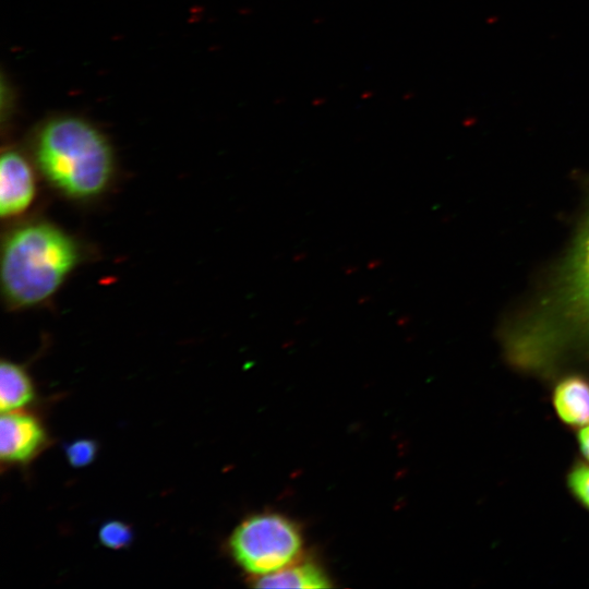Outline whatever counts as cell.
<instances>
[{
    "label": "cell",
    "mask_w": 589,
    "mask_h": 589,
    "mask_svg": "<svg viewBox=\"0 0 589 589\" xmlns=\"http://www.w3.org/2000/svg\"><path fill=\"white\" fill-rule=\"evenodd\" d=\"M35 398L33 381L26 368L11 360L0 364L1 412L22 410Z\"/></svg>",
    "instance_id": "8"
},
{
    "label": "cell",
    "mask_w": 589,
    "mask_h": 589,
    "mask_svg": "<svg viewBox=\"0 0 589 589\" xmlns=\"http://www.w3.org/2000/svg\"><path fill=\"white\" fill-rule=\"evenodd\" d=\"M567 486L574 497L589 509V465L576 462L568 471Z\"/></svg>",
    "instance_id": "10"
},
{
    "label": "cell",
    "mask_w": 589,
    "mask_h": 589,
    "mask_svg": "<svg viewBox=\"0 0 589 589\" xmlns=\"http://www.w3.org/2000/svg\"><path fill=\"white\" fill-rule=\"evenodd\" d=\"M95 256L77 235L43 218L7 226L0 250V288L8 311L51 304L75 271Z\"/></svg>",
    "instance_id": "1"
},
{
    "label": "cell",
    "mask_w": 589,
    "mask_h": 589,
    "mask_svg": "<svg viewBox=\"0 0 589 589\" xmlns=\"http://www.w3.org/2000/svg\"><path fill=\"white\" fill-rule=\"evenodd\" d=\"M98 536L103 545L113 550L129 545L133 537L131 528L119 520L108 521L103 525Z\"/></svg>",
    "instance_id": "9"
},
{
    "label": "cell",
    "mask_w": 589,
    "mask_h": 589,
    "mask_svg": "<svg viewBox=\"0 0 589 589\" xmlns=\"http://www.w3.org/2000/svg\"><path fill=\"white\" fill-rule=\"evenodd\" d=\"M259 588H328L329 579L325 572L313 562L292 563L274 573L253 577Z\"/></svg>",
    "instance_id": "7"
},
{
    "label": "cell",
    "mask_w": 589,
    "mask_h": 589,
    "mask_svg": "<svg viewBox=\"0 0 589 589\" xmlns=\"http://www.w3.org/2000/svg\"><path fill=\"white\" fill-rule=\"evenodd\" d=\"M576 275L580 299L589 311V230L581 247Z\"/></svg>",
    "instance_id": "12"
},
{
    "label": "cell",
    "mask_w": 589,
    "mask_h": 589,
    "mask_svg": "<svg viewBox=\"0 0 589 589\" xmlns=\"http://www.w3.org/2000/svg\"><path fill=\"white\" fill-rule=\"evenodd\" d=\"M577 440L582 456L589 461V424L579 430Z\"/></svg>",
    "instance_id": "13"
},
{
    "label": "cell",
    "mask_w": 589,
    "mask_h": 589,
    "mask_svg": "<svg viewBox=\"0 0 589 589\" xmlns=\"http://www.w3.org/2000/svg\"><path fill=\"white\" fill-rule=\"evenodd\" d=\"M552 402L565 424H589V381L585 377L573 375L561 380L553 389Z\"/></svg>",
    "instance_id": "6"
},
{
    "label": "cell",
    "mask_w": 589,
    "mask_h": 589,
    "mask_svg": "<svg viewBox=\"0 0 589 589\" xmlns=\"http://www.w3.org/2000/svg\"><path fill=\"white\" fill-rule=\"evenodd\" d=\"M43 180L32 159L17 148L8 147L0 158V216L11 225L28 217L39 200Z\"/></svg>",
    "instance_id": "4"
},
{
    "label": "cell",
    "mask_w": 589,
    "mask_h": 589,
    "mask_svg": "<svg viewBox=\"0 0 589 589\" xmlns=\"http://www.w3.org/2000/svg\"><path fill=\"white\" fill-rule=\"evenodd\" d=\"M97 452V445L92 440H77L65 448L67 458L72 467H85L89 465Z\"/></svg>",
    "instance_id": "11"
},
{
    "label": "cell",
    "mask_w": 589,
    "mask_h": 589,
    "mask_svg": "<svg viewBox=\"0 0 589 589\" xmlns=\"http://www.w3.org/2000/svg\"><path fill=\"white\" fill-rule=\"evenodd\" d=\"M31 157L43 183L72 205L101 203L119 181L111 144L96 127L79 117L46 121L32 139Z\"/></svg>",
    "instance_id": "2"
},
{
    "label": "cell",
    "mask_w": 589,
    "mask_h": 589,
    "mask_svg": "<svg viewBox=\"0 0 589 589\" xmlns=\"http://www.w3.org/2000/svg\"><path fill=\"white\" fill-rule=\"evenodd\" d=\"M47 443L40 420L23 410L2 412L0 458L7 465H23L35 458Z\"/></svg>",
    "instance_id": "5"
},
{
    "label": "cell",
    "mask_w": 589,
    "mask_h": 589,
    "mask_svg": "<svg viewBox=\"0 0 589 589\" xmlns=\"http://www.w3.org/2000/svg\"><path fill=\"white\" fill-rule=\"evenodd\" d=\"M302 544L297 525L275 513L247 518L229 539V550L235 561L253 577L294 563L302 552Z\"/></svg>",
    "instance_id": "3"
}]
</instances>
